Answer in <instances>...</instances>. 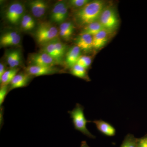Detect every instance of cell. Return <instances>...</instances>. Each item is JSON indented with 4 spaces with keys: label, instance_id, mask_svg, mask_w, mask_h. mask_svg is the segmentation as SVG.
I'll use <instances>...</instances> for the list:
<instances>
[{
    "label": "cell",
    "instance_id": "obj_14",
    "mask_svg": "<svg viewBox=\"0 0 147 147\" xmlns=\"http://www.w3.org/2000/svg\"><path fill=\"white\" fill-rule=\"evenodd\" d=\"M74 24L71 22H64L61 24L59 30V35L65 40L71 38L74 31Z\"/></svg>",
    "mask_w": 147,
    "mask_h": 147
},
{
    "label": "cell",
    "instance_id": "obj_23",
    "mask_svg": "<svg viewBox=\"0 0 147 147\" xmlns=\"http://www.w3.org/2000/svg\"><path fill=\"white\" fill-rule=\"evenodd\" d=\"M91 1L90 0H70L67 4L69 7L74 10V11L81 9Z\"/></svg>",
    "mask_w": 147,
    "mask_h": 147
},
{
    "label": "cell",
    "instance_id": "obj_7",
    "mask_svg": "<svg viewBox=\"0 0 147 147\" xmlns=\"http://www.w3.org/2000/svg\"><path fill=\"white\" fill-rule=\"evenodd\" d=\"M59 70L55 66L30 65L25 69V72L32 76L51 75L58 73Z\"/></svg>",
    "mask_w": 147,
    "mask_h": 147
},
{
    "label": "cell",
    "instance_id": "obj_17",
    "mask_svg": "<svg viewBox=\"0 0 147 147\" xmlns=\"http://www.w3.org/2000/svg\"><path fill=\"white\" fill-rule=\"evenodd\" d=\"M54 40L42 46L41 52L47 53L51 56L58 64H61L62 62L55 49Z\"/></svg>",
    "mask_w": 147,
    "mask_h": 147
},
{
    "label": "cell",
    "instance_id": "obj_30",
    "mask_svg": "<svg viewBox=\"0 0 147 147\" xmlns=\"http://www.w3.org/2000/svg\"><path fill=\"white\" fill-rule=\"evenodd\" d=\"M6 70L5 65L2 63H0V78L2 76Z\"/></svg>",
    "mask_w": 147,
    "mask_h": 147
},
{
    "label": "cell",
    "instance_id": "obj_26",
    "mask_svg": "<svg viewBox=\"0 0 147 147\" xmlns=\"http://www.w3.org/2000/svg\"><path fill=\"white\" fill-rule=\"evenodd\" d=\"M21 40V37L19 35L18 36L12 38V39L0 42V44L1 47L16 46V45H18L20 43Z\"/></svg>",
    "mask_w": 147,
    "mask_h": 147
},
{
    "label": "cell",
    "instance_id": "obj_1",
    "mask_svg": "<svg viewBox=\"0 0 147 147\" xmlns=\"http://www.w3.org/2000/svg\"><path fill=\"white\" fill-rule=\"evenodd\" d=\"M107 5L103 1H91L81 9L75 11L74 21L77 25L83 27L98 21L102 11Z\"/></svg>",
    "mask_w": 147,
    "mask_h": 147
},
{
    "label": "cell",
    "instance_id": "obj_6",
    "mask_svg": "<svg viewBox=\"0 0 147 147\" xmlns=\"http://www.w3.org/2000/svg\"><path fill=\"white\" fill-rule=\"evenodd\" d=\"M29 61L30 65L53 67L58 64L51 56L42 52L32 54L29 57Z\"/></svg>",
    "mask_w": 147,
    "mask_h": 147
},
{
    "label": "cell",
    "instance_id": "obj_13",
    "mask_svg": "<svg viewBox=\"0 0 147 147\" xmlns=\"http://www.w3.org/2000/svg\"><path fill=\"white\" fill-rule=\"evenodd\" d=\"M92 122L95 125L98 130L105 136L113 137L115 135V129L108 123L101 120H94Z\"/></svg>",
    "mask_w": 147,
    "mask_h": 147
},
{
    "label": "cell",
    "instance_id": "obj_4",
    "mask_svg": "<svg viewBox=\"0 0 147 147\" xmlns=\"http://www.w3.org/2000/svg\"><path fill=\"white\" fill-rule=\"evenodd\" d=\"M98 21L102 28L110 34L115 31L119 25V19L115 9L107 5L100 14Z\"/></svg>",
    "mask_w": 147,
    "mask_h": 147
},
{
    "label": "cell",
    "instance_id": "obj_27",
    "mask_svg": "<svg viewBox=\"0 0 147 147\" xmlns=\"http://www.w3.org/2000/svg\"><path fill=\"white\" fill-rule=\"evenodd\" d=\"M69 7L68 4L67 5L65 6L61 11L59 16L56 23L57 24H61L65 21L68 15Z\"/></svg>",
    "mask_w": 147,
    "mask_h": 147
},
{
    "label": "cell",
    "instance_id": "obj_9",
    "mask_svg": "<svg viewBox=\"0 0 147 147\" xmlns=\"http://www.w3.org/2000/svg\"><path fill=\"white\" fill-rule=\"evenodd\" d=\"M32 77L33 76H30L26 72L17 74L13 77L9 84V91L14 89L27 86L31 80Z\"/></svg>",
    "mask_w": 147,
    "mask_h": 147
},
{
    "label": "cell",
    "instance_id": "obj_25",
    "mask_svg": "<svg viewBox=\"0 0 147 147\" xmlns=\"http://www.w3.org/2000/svg\"><path fill=\"white\" fill-rule=\"evenodd\" d=\"M92 61L91 58L89 56H81L77 61L76 64L86 69L90 66Z\"/></svg>",
    "mask_w": 147,
    "mask_h": 147
},
{
    "label": "cell",
    "instance_id": "obj_16",
    "mask_svg": "<svg viewBox=\"0 0 147 147\" xmlns=\"http://www.w3.org/2000/svg\"><path fill=\"white\" fill-rule=\"evenodd\" d=\"M103 30L104 29L99 21H96L84 27L81 34L90 35L93 36Z\"/></svg>",
    "mask_w": 147,
    "mask_h": 147
},
{
    "label": "cell",
    "instance_id": "obj_10",
    "mask_svg": "<svg viewBox=\"0 0 147 147\" xmlns=\"http://www.w3.org/2000/svg\"><path fill=\"white\" fill-rule=\"evenodd\" d=\"M76 46L84 52L90 51L93 48V36L90 35L81 34L75 40Z\"/></svg>",
    "mask_w": 147,
    "mask_h": 147
},
{
    "label": "cell",
    "instance_id": "obj_18",
    "mask_svg": "<svg viewBox=\"0 0 147 147\" xmlns=\"http://www.w3.org/2000/svg\"><path fill=\"white\" fill-rule=\"evenodd\" d=\"M19 69L18 68H13L6 70L0 78L1 87L9 86L13 77L17 74Z\"/></svg>",
    "mask_w": 147,
    "mask_h": 147
},
{
    "label": "cell",
    "instance_id": "obj_24",
    "mask_svg": "<svg viewBox=\"0 0 147 147\" xmlns=\"http://www.w3.org/2000/svg\"><path fill=\"white\" fill-rule=\"evenodd\" d=\"M137 139L132 134H128L124 139L121 147H137Z\"/></svg>",
    "mask_w": 147,
    "mask_h": 147
},
{
    "label": "cell",
    "instance_id": "obj_3",
    "mask_svg": "<svg viewBox=\"0 0 147 147\" xmlns=\"http://www.w3.org/2000/svg\"><path fill=\"white\" fill-rule=\"evenodd\" d=\"M70 117L72 119L74 128L91 139H94L95 136L91 133L87 128V124L90 122L85 118L84 113V108L81 104L77 103L71 111H68Z\"/></svg>",
    "mask_w": 147,
    "mask_h": 147
},
{
    "label": "cell",
    "instance_id": "obj_5",
    "mask_svg": "<svg viewBox=\"0 0 147 147\" xmlns=\"http://www.w3.org/2000/svg\"><path fill=\"white\" fill-rule=\"evenodd\" d=\"M25 7L22 3L15 2L11 4L5 11V18L9 23L17 25L24 16Z\"/></svg>",
    "mask_w": 147,
    "mask_h": 147
},
{
    "label": "cell",
    "instance_id": "obj_22",
    "mask_svg": "<svg viewBox=\"0 0 147 147\" xmlns=\"http://www.w3.org/2000/svg\"><path fill=\"white\" fill-rule=\"evenodd\" d=\"M54 42L56 51L61 59L63 61L64 57H65L67 52L66 46L63 42H61L58 39L55 40Z\"/></svg>",
    "mask_w": 147,
    "mask_h": 147
},
{
    "label": "cell",
    "instance_id": "obj_2",
    "mask_svg": "<svg viewBox=\"0 0 147 147\" xmlns=\"http://www.w3.org/2000/svg\"><path fill=\"white\" fill-rule=\"evenodd\" d=\"M34 34L37 43L43 46L58 39L59 30L50 23L42 22L37 27Z\"/></svg>",
    "mask_w": 147,
    "mask_h": 147
},
{
    "label": "cell",
    "instance_id": "obj_28",
    "mask_svg": "<svg viewBox=\"0 0 147 147\" xmlns=\"http://www.w3.org/2000/svg\"><path fill=\"white\" fill-rule=\"evenodd\" d=\"M9 91V86L1 87L0 89V106L1 107L3 102L4 101L6 96Z\"/></svg>",
    "mask_w": 147,
    "mask_h": 147
},
{
    "label": "cell",
    "instance_id": "obj_21",
    "mask_svg": "<svg viewBox=\"0 0 147 147\" xmlns=\"http://www.w3.org/2000/svg\"><path fill=\"white\" fill-rule=\"evenodd\" d=\"M70 73L78 78L88 81L89 78L87 74L86 69L81 66L76 64L70 68Z\"/></svg>",
    "mask_w": 147,
    "mask_h": 147
},
{
    "label": "cell",
    "instance_id": "obj_31",
    "mask_svg": "<svg viewBox=\"0 0 147 147\" xmlns=\"http://www.w3.org/2000/svg\"><path fill=\"white\" fill-rule=\"evenodd\" d=\"M80 147H90L86 141H83L81 143Z\"/></svg>",
    "mask_w": 147,
    "mask_h": 147
},
{
    "label": "cell",
    "instance_id": "obj_29",
    "mask_svg": "<svg viewBox=\"0 0 147 147\" xmlns=\"http://www.w3.org/2000/svg\"><path fill=\"white\" fill-rule=\"evenodd\" d=\"M137 147H147V136L137 139Z\"/></svg>",
    "mask_w": 147,
    "mask_h": 147
},
{
    "label": "cell",
    "instance_id": "obj_12",
    "mask_svg": "<svg viewBox=\"0 0 147 147\" xmlns=\"http://www.w3.org/2000/svg\"><path fill=\"white\" fill-rule=\"evenodd\" d=\"M110 34V33L108 31L103 30L93 36L94 49L98 50L104 47L109 40Z\"/></svg>",
    "mask_w": 147,
    "mask_h": 147
},
{
    "label": "cell",
    "instance_id": "obj_11",
    "mask_svg": "<svg viewBox=\"0 0 147 147\" xmlns=\"http://www.w3.org/2000/svg\"><path fill=\"white\" fill-rule=\"evenodd\" d=\"M81 49L75 45L69 48L65 56L66 65L69 68H71L77 63L81 55Z\"/></svg>",
    "mask_w": 147,
    "mask_h": 147
},
{
    "label": "cell",
    "instance_id": "obj_8",
    "mask_svg": "<svg viewBox=\"0 0 147 147\" xmlns=\"http://www.w3.org/2000/svg\"><path fill=\"white\" fill-rule=\"evenodd\" d=\"M28 5L33 15L37 18L44 16L48 6L47 3L42 0L30 1Z\"/></svg>",
    "mask_w": 147,
    "mask_h": 147
},
{
    "label": "cell",
    "instance_id": "obj_15",
    "mask_svg": "<svg viewBox=\"0 0 147 147\" xmlns=\"http://www.w3.org/2000/svg\"><path fill=\"white\" fill-rule=\"evenodd\" d=\"M21 57L19 50H11L7 55V62L11 68H16L21 63Z\"/></svg>",
    "mask_w": 147,
    "mask_h": 147
},
{
    "label": "cell",
    "instance_id": "obj_20",
    "mask_svg": "<svg viewBox=\"0 0 147 147\" xmlns=\"http://www.w3.org/2000/svg\"><path fill=\"white\" fill-rule=\"evenodd\" d=\"M67 5V2L65 1H59L55 4L52 9L50 15V18L52 21L56 23L61 11Z\"/></svg>",
    "mask_w": 147,
    "mask_h": 147
},
{
    "label": "cell",
    "instance_id": "obj_19",
    "mask_svg": "<svg viewBox=\"0 0 147 147\" xmlns=\"http://www.w3.org/2000/svg\"><path fill=\"white\" fill-rule=\"evenodd\" d=\"M20 24L21 28L24 31L31 30L34 28L36 26L34 19L29 14H24Z\"/></svg>",
    "mask_w": 147,
    "mask_h": 147
}]
</instances>
